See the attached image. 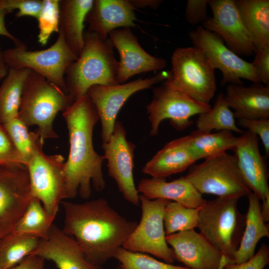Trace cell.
<instances>
[{
    "label": "cell",
    "mask_w": 269,
    "mask_h": 269,
    "mask_svg": "<svg viewBox=\"0 0 269 269\" xmlns=\"http://www.w3.org/2000/svg\"><path fill=\"white\" fill-rule=\"evenodd\" d=\"M2 125L25 166L35 149L43 144V139L36 132H30L18 117Z\"/></svg>",
    "instance_id": "d6a6232c"
},
{
    "label": "cell",
    "mask_w": 269,
    "mask_h": 269,
    "mask_svg": "<svg viewBox=\"0 0 269 269\" xmlns=\"http://www.w3.org/2000/svg\"><path fill=\"white\" fill-rule=\"evenodd\" d=\"M60 0H43V4L37 19L39 29L38 41L42 46L47 44L54 32L59 31Z\"/></svg>",
    "instance_id": "d590c367"
},
{
    "label": "cell",
    "mask_w": 269,
    "mask_h": 269,
    "mask_svg": "<svg viewBox=\"0 0 269 269\" xmlns=\"http://www.w3.org/2000/svg\"><path fill=\"white\" fill-rule=\"evenodd\" d=\"M175 260L190 269H222L229 259L200 232L181 231L166 236Z\"/></svg>",
    "instance_id": "e0dca14e"
},
{
    "label": "cell",
    "mask_w": 269,
    "mask_h": 269,
    "mask_svg": "<svg viewBox=\"0 0 269 269\" xmlns=\"http://www.w3.org/2000/svg\"><path fill=\"white\" fill-rule=\"evenodd\" d=\"M8 13L9 12L5 7L3 0H0V35L6 37L11 40L15 46L24 45L22 42L13 35L7 29L5 23V17Z\"/></svg>",
    "instance_id": "ee69618b"
},
{
    "label": "cell",
    "mask_w": 269,
    "mask_h": 269,
    "mask_svg": "<svg viewBox=\"0 0 269 269\" xmlns=\"http://www.w3.org/2000/svg\"></svg>",
    "instance_id": "f907efd6"
},
{
    "label": "cell",
    "mask_w": 269,
    "mask_h": 269,
    "mask_svg": "<svg viewBox=\"0 0 269 269\" xmlns=\"http://www.w3.org/2000/svg\"><path fill=\"white\" fill-rule=\"evenodd\" d=\"M269 263V246L263 243L257 252L248 261L240 263H228L225 269H265Z\"/></svg>",
    "instance_id": "ab89813d"
},
{
    "label": "cell",
    "mask_w": 269,
    "mask_h": 269,
    "mask_svg": "<svg viewBox=\"0 0 269 269\" xmlns=\"http://www.w3.org/2000/svg\"><path fill=\"white\" fill-rule=\"evenodd\" d=\"M55 218L46 212L38 199L33 197L12 232L46 239Z\"/></svg>",
    "instance_id": "1f68e13d"
},
{
    "label": "cell",
    "mask_w": 269,
    "mask_h": 269,
    "mask_svg": "<svg viewBox=\"0 0 269 269\" xmlns=\"http://www.w3.org/2000/svg\"><path fill=\"white\" fill-rule=\"evenodd\" d=\"M108 37L120 57L117 78L119 84L125 83L136 74L166 67L164 59L153 56L142 48L130 27L115 29Z\"/></svg>",
    "instance_id": "ac0fdd59"
},
{
    "label": "cell",
    "mask_w": 269,
    "mask_h": 269,
    "mask_svg": "<svg viewBox=\"0 0 269 269\" xmlns=\"http://www.w3.org/2000/svg\"><path fill=\"white\" fill-rule=\"evenodd\" d=\"M136 188L139 194L148 199L173 201L189 208H200L207 201L185 176L171 181L165 178H142Z\"/></svg>",
    "instance_id": "603a6c76"
},
{
    "label": "cell",
    "mask_w": 269,
    "mask_h": 269,
    "mask_svg": "<svg viewBox=\"0 0 269 269\" xmlns=\"http://www.w3.org/2000/svg\"><path fill=\"white\" fill-rule=\"evenodd\" d=\"M54 262L59 269H103L90 262L75 240L53 224L48 237L40 239L30 254Z\"/></svg>",
    "instance_id": "ffe728a7"
},
{
    "label": "cell",
    "mask_w": 269,
    "mask_h": 269,
    "mask_svg": "<svg viewBox=\"0 0 269 269\" xmlns=\"http://www.w3.org/2000/svg\"><path fill=\"white\" fill-rule=\"evenodd\" d=\"M237 197H219L200 207L197 228L232 263L243 234L246 215L238 208Z\"/></svg>",
    "instance_id": "5b68a950"
},
{
    "label": "cell",
    "mask_w": 269,
    "mask_h": 269,
    "mask_svg": "<svg viewBox=\"0 0 269 269\" xmlns=\"http://www.w3.org/2000/svg\"><path fill=\"white\" fill-rule=\"evenodd\" d=\"M212 16L202 23L204 29L216 33L227 46L239 55L256 53L252 38L245 27L234 0H209Z\"/></svg>",
    "instance_id": "2e32d148"
},
{
    "label": "cell",
    "mask_w": 269,
    "mask_h": 269,
    "mask_svg": "<svg viewBox=\"0 0 269 269\" xmlns=\"http://www.w3.org/2000/svg\"><path fill=\"white\" fill-rule=\"evenodd\" d=\"M43 144L38 146L27 162L31 194L46 212L56 217L62 200L67 198L64 158L61 154L46 155Z\"/></svg>",
    "instance_id": "9c48e42d"
},
{
    "label": "cell",
    "mask_w": 269,
    "mask_h": 269,
    "mask_svg": "<svg viewBox=\"0 0 269 269\" xmlns=\"http://www.w3.org/2000/svg\"><path fill=\"white\" fill-rule=\"evenodd\" d=\"M114 258L123 269H190L161 262L147 254L130 251L123 247L117 250Z\"/></svg>",
    "instance_id": "e575fe53"
},
{
    "label": "cell",
    "mask_w": 269,
    "mask_h": 269,
    "mask_svg": "<svg viewBox=\"0 0 269 269\" xmlns=\"http://www.w3.org/2000/svg\"><path fill=\"white\" fill-rule=\"evenodd\" d=\"M261 205V213L265 222L269 221V197L262 201Z\"/></svg>",
    "instance_id": "bcb514c9"
},
{
    "label": "cell",
    "mask_w": 269,
    "mask_h": 269,
    "mask_svg": "<svg viewBox=\"0 0 269 269\" xmlns=\"http://www.w3.org/2000/svg\"><path fill=\"white\" fill-rule=\"evenodd\" d=\"M193 46L205 55L213 68L222 74L221 84L243 85L241 79L260 83L252 63L242 59L225 45L217 34L199 26L189 33Z\"/></svg>",
    "instance_id": "7c38bea8"
},
{
    "label": "cell",
    "mask_w": 269,
    "mask_h": 269,
    "mask_svg": "<svg viewBox=\"0 0 269 269\" xmlns=\"http://www.w3.org/2000/svg\"><path fill=\"white\" fill-rule=\"evenodd\" d=\"M170 75V71H161L155 76L145 79L112 86L95 85L89 89L87 94L96 108L101 123L102 144L109 140L117 116L128 99L138 91L167 80Z\"/></svg>",
    "instance_id": "4fadbf2b"
},
{
    "label": "cell",
    "mask_w": 269,
    "mask_h": 269,
    "mask_svg": "<svg viewBox=\"0 0 269 269\" xmlns=\"http://www.w3.org/2000/svg\"><path fill=\"white\" fill-rule=\"evenodd\" d=\"M249 205L243 234L232 263L240 264L251 258L256 246L263 238L269 237V227L262 215L260 199L254 193L247 196Z\"/></svg>",
    "instance_id": "484cf974"
},
{
    "label": "cell",
    "mask_w": 269,
    "mask_h": 269,
    "mask_svg": "<svg viewBox=\"0 0 269 269\" xmlns=\"http://www.w3.org/2000/svg\"><path fill=\"white\" fill-rule=\"evenodd\" d=\"M129 1L134 9L146 7L156 9L162 1L160 0H130Z\"/></svg>",
    "instance_id": "f6af8a7d"
},
{
    "label": "cell",
    "mask_w": 269,
    "mask_h": 269,
    "mask_svg": "<svg viewBox=\"0 0 269 269\" xmlns=\"http://www.w3.org/2000/svg\"><path fill=\"white\" fill-rule=\"evenodd\" d=\"M139 201L140 221L123 247L130 251L152 255L172 264L175 259L166 242L163 222L164 208L169 201L149 199L139 194Z\"/></svg>",
    "instance_id": "30bf717a"
},
{
    "label": "cell",
    "mask_w": 269,
    "mask_h": 269,
    "mask_svg": "<svg viewBox=\"0 0 269 269\" xmlns=\"http://www.w3.org/2000/svg\"><path fill=\"white\" fill-rule=\"evenodd\" d=\"M163 82L153 88L152 100L146 106L151 136L158 134L159 126L165 120H169L176 130L183 131L192 124V117L207 112L211 108L210 104L197 101L165 80Z\"/></svg>",
    "instance_id": "8fae6325"
},
{
    "label": "cell",
    "mask_w": 269,
    "mask_h": 269,
    "mask_svg": "<svg viewBox=\"0 0 269 269\" xmlns=\"http://www.w3.org/2000/svg\"><path fill=\"white\" fill-rule=\"evenodd\" d=\"M32 198L26 167L0 165V241L14 230Z\"/></svg>",
    "instance_id": "5bb4252c"
},
{
    "label": "cell",
    "mask_w": 269,
    "mask_h": 269,
    "mask_svg": "<svg viewBox=\"0 0 269 269\" xmlns=\"http://www.w3.org/2000/svg\"><path fill=\"white\" fill-rule=\"evenodd\" d=\"M74 102L60 88L41 75L31 70L25 81L18 117L27 127L36 125L41 138L58 137L53 128L57 114Z\"/></svg>",
    "instance_id": "277c9868"
},
{
    "label": "cell",
    "mask_w": 269,
    "mask_h": 269,
    "mask_svg": "<svg viewBox=\"0 0 269 269\" xmlns=\"http://www.w3.org/2000/svg\"><path fill=\"white\" fill-rule=\"evenodd\" d=\"M64 210L62 231L76 242L86 259L101 266L114 258L137 225L100 198L84 203H61Z\"/></svg>",
    "instance_id": "6da1fadb"
},
{
    "label": "cell",
    "mask_w": 269,
    "mask_h": 269,
    "mask_svg": "<svg viewBox=\"0 0 269 269\" xmlns=\"http://www.w3.org/2000/svg\"><path fill=\"white\" fill-rule=\"evenodd\" d=\"M209 0H188L186 2L185 17L191 24L202 23L208 17L207 7Z\"/></svg>",
    "instance_id": "60d3db41"
},
{
    "label": "cell",
    "mask_w": 269,
    "mask_h": 269,
    "mask_svg": "<svg viewBox=\"0 0 269 269\" xmlns=\"http://www.w3.org/2000/svg\"><path fill=\"white\" fill-rule=\"evenodd\" d=\"M235 2L252 38L256 52L269 46V0H237Z\"/></svg>",
    "instance_id": "4316f807"
},
{
    "label": "cell",
    "mask_w": 269,
    "mask_h": 269,
    "mask_svg": "<svg viewBox=\"0 0 269 269\" xmlns=\"http://www.w3.org/2000/svg\"><path fill=\"white\" fill-rule=\"evenodd\" d=\"M94 0H60L59 31L77 57L84 46L85 18Z\"/></svg>",
    "instance_id": "d4e9b609"
},
{
    "label": "cell",
    "mask_w": 269,
    "mask_h": 269,
    "mask_svg": "<svg viewBox=\"0 0 269 269\" xmlns=\"http://www.w3.org/2000/svg\"><path fill=\"white\" fill-rule=\"evenodd\" d=\"M184 176L201 194L240 198L251 192L245 183L233 155L227 152L191 165Z\"/></svg>",
    "instance_id": "ba28073f"
},
{
    "label": "cell",
    "mask_w": 269,
    "mask_h": 269,
    "mask_svg": "<svg viewBox=\"0 0 269 269\" xmlns=\"http://www.w3.org/2000/svg\"><path fill=\"white\" fill-rule=\"evenodd\" d=\"M134 8L129 0H94L85 18L88 30L103 38L119 27H134Z\"/></svg>",
    "instance_id": "44dd1931"
},
{
    "label": "cell",
    "mask_w": 269,
    "mask_h": 269,
    "mask_svg": "<svg viewBox=\"0 0 269 269\" xmlns=\"http://www.w3.org/2000/svg\"><path fill=\"white\" fill-rule=\"evenodd\" d=\"M240 174L247 186L263 201L269 197V172L259 146V138L247 131L238 137L232 150Z\"/></svg>",
    "instance_id": "d6986e66"
},
{
    "label": "cell",
    "mask_w": 269,
    "mask_h": 269,
    "mask_svg": "<svg viewBox=\"0 0 269 269\" xmlns=\"http://www.w3.org/2000/svg\"><path fill=\"white\" fill-rule=\"evenodd\" d=\"M196 126V130L201 132L211 133L215 130L243 133L236 125L233 112L229 107L222 93L217 96L214 106L208 111L198 115Z\"/></svg>",
    "instance_id": "f546056e"
},
{
    "label": "cell",
    "mask_w": 269,
    "mask_h": 269,
    "mask_svg": "<svg viewBox=\"0 0 269 269\" xmlns=\"http://www.w3.org/2000/svg\"><path fill=\"white\" fill-rule=\"evenodd\" d=\"M195 161L185 136L165 144L146 163L142 171L153 178H165L183 172Z\"/></svg>",
    "instance_id": "cb8c5ba5"
},
{
    "label": "cell",
    "mask_w": 269,
    "mask_h": 269,
    "mask_svg": "<svg viewBox=\"0 0 269 269\" xmlns=\"http://www.w3.org/2000/svg\"><path fill=\"white\" fill-rule=\"evenodd\" d=\"M115 269H123L120 267V266H119V267H117Z\"/></svg>",
    "instance_id": "c3c4849f"
},
{
    "label": "cell",
    "mask_w": 269,
    "mask_h": 269,
    "mask_svg": "<svg viewBox=\"0 0 269 269\" xmlns=\"http://www.w3.org/2000/svg\"><path fill=\"white\" fill-rule=\"evenodd\" d=\"M102 147L109 175L115 180L126 200L134 205H139V194L133 176L135 145L127 139L126 130L121 122H116L109 140L102 144Z\"/></svg>",
    "instance_id": "9a60e30c"
},
{
    "label": "cell",
    "mask_w": 269,
    "mask_h": 269,
    "mask_svg": "<svg viewBox=\"0 0 269 269\" xmlns=\"http://www.w3.org/2000/svg\"><path fill=\"white\" fill-rule=\"evenodd\" d=\"M238 124L250 132L259 135L267 155L269 154V119H239Z\"/></svg>",
    "instance_id": "f35d334b"
},
{
    "label": "cell",
    "mask_w": 269,
    "mask_h": 269,
    "mask_svg": "<svg viewBox=\"0 0 269 269\" xmlns=\"http://www.w3.org/2000/svg\"><path fill=\"white\" fill-rule=\"evenodd\" d=\"M69 134V152L64 163L67 198L79 195L88 199L91 183L97 191L106 186L102 171L105 160L93 144L94 128L99 120L97 111L87 93L75 100L64 112Z\"/></svg>",
    "instance_id": "7a4b0ae2"
},
{
    "label": "cell",
    "mask_w": 269,
    "mask_h": 269,
    "mask_svg": "<svg viewBox=\"0 0 269 269\" xmlns=\"http://www.w3.org/2000/svg\"><path fill=\"white\" fill-rule=\"evenodd\" d=\"M0 164L1 165H24V162L9 136L0 124Z\"/></svg>",
    "instance_id": "8d00e7d4"
},
{
    "label": "cell",
    "mask_w": 269,
    "mask_h": 269,
    "mask_svg": "<svg viewBox=\"0 0 269 269\" xmlns=\"http://www.w3.org/2000/svg\"><path fill=\"white\" fill-rule=\"evenodd\" d=\"M0 165H1L0 164Z\"/></svg>",
    "instance_id": "681fc988"
},
{
    "label": "cell",
    "mask_w": 269,
    "mask_h": 269,
    "mask_svg": "<svg viewBox=\"0 0 269 269\" xmlns=\"http://www.w3.org/2000/svg\"><path fill=\"white\" fill-rule=\"evenodd\" d=\"M44 260L39 256L29 255L9 269H44Z\"/></svg>",
    "instance_id": "7bdbcfd3"
},
{
    "label": "cell",
    "mask_w": 269,
    "mask_h": 269,
    "mask_svg": "<svg viewBox=\"0 0 269 269\" xmlns=\"http://www.w3.org/2000/svg\"><path fill=\"white\" fill-rule=\"evenodd\" d=\"M84 42L80 55L68 66L65 75L67 93L74 102L86 95L93 86L119 84V63L109 38H103L87 30Z\"/></svg>",
    "instance_id": "3957f363"
},
{
    "label": "cell",
    "mask_w": 269,
    "mask_h": 269,
    "mask_svg": "<svg viewBox=\"0 0 269 269\" xmlns=\"http://www.w3.org/2000/svg\"><path fill=\"white\" fill-rule=\"evenodd\" d=\"M252 63L260 82L269 86V46L258 50Z\"/></svg>",
    "instance_id": "b9f144b4"
},
{
    "label": "cell",
    "mask_w": 269,
    "mask_h": 269,
    "mask_svg": "<svg viewBox=\"0 0 269 269\" xmlns=\"http://www.w3.org/2000/svg\"><path fill=\"white\" fill-rule=\"evenodd\" d=\"M224 96L235 118L269 119V86L228 84Z\"/></svg>",
    "instance_id": "7402d4cb"
},
{
    "label": "cell",
    "mask_w": 269,
    "mask_h": 269,
    "mask_svg": "<svg viewBox=\"0 0 269 269\" xmlns=\"http://www.w3.org/2000/svg\"><path fill=\"white\" fill-rule=\"evenodd\" d=\"M200 208H189L169 201L165 207L163 215L166 235L196 228Z\"/></svg>",
    "instance_id": "836d02e7"
},
{
    "label": "cell",
    "mask_w": 269,
    "mask_h": 269,
    "mask_svg": "<svg viewBox=\"0 0 269 269\" xmlns=\"http://www.w3.org/2000/svg\"><path fill=\"white\" fill-rule=\"evenodd\" d=\"M170 77L165 81L197 101L209 104L216 91L215 69L196 47L178 48L171 57Z\"/></svg>",
    "instance_id": "52a82bcc"
},
{
    "label": "cell",
    "mask_w": 269,
    "mask_h": 269,
    "mask_svg": "<svg viewBox=\"0 0 269 269\" xmlns=\"http://www.w3.org/2000/svg\"><path fill=\"white\" fill-rule=\"evenodd\" d=\"M30 72L27 68H8L0 86V124L18 117L24 84Z\"/></svg>",
    "instance_id": "f1b7e54d"
},
{
    "label": "cell",
    "mask_w": 269,
    "mask_h": 269,
    "mask_svg": "<svg viewBox=\"0 0 269 269\" xmlns=\"http://www.w3.org/2000/svg\"><path fill=\"white\" fill-rule=\"evenodd\" d=\"M55 43L45 49L29 50L24 44L3 50L4 63L8 68L29 69L68 94L65 72L78 57L68 46L63 33L59 31Z\"/></svg>",
    "instance_id": "8992f818"
},
{
    "label": "cell",
    "mask_w": 269,
    "mask_h": 269,
    "mask_svg": "<svg viewBox=\"0 0 269 269\" xmlns=\"http://www.w3.org/2000/svg\"><path fill=\"white\" fill-rule=\"evenodd\" d=\"M5 7L9 13L17 9L16 18L29 16L38 18L43 4V0H3Z\"/></svg>",
    "instance_id": "74e56055"
},
{
    "label": "cell",
    "mask_w": 269,
    "mask_h": 269,
    "mask_svg": "<svg viewBox=\"0 0 269 269\" xmlns=\"http://www.w3.org/2000/svg\"><path fill=\"white\" fill-rule=\"evenodd\" d=\"M186 138L190 152L197 161L233 150L238 137L229 131L212 133L196 130L186 135Z\"/></svg>",
    "instance_id": "83f0119b"
},
{
    "label": "cell",
    "mask_w": 269,
    "mask_h": 269,
    "mask_svg": "<svg viewBox=\"0 0 269 269\" xmlns=\"http://www.w3.org/2000/svg\"><path fill=\"white\" fill-rule=\"evenodd\" d=\"M8 70V67L4 63L3 59L2 51L1 49L0 45V81L6 76Z\"/></svg>",
    "instance_id": "7dc6e473"
},
{
    "label": "cell",
    "mask_w": 269,
    "mask_h": 269,
    "mask_svg": "<svg viewBox=\"0 0 269 269\" xmlns=\"http://www.w3.org/2000/svg\"><path fill=\"white\" fill-rule=\"evenodd\" d=\"M40 239L14 232L0 241V269H9L29 255L37 247Z\"/></svg>",
    "instance_id": "4dcf8cb0"
}]
</instances>
